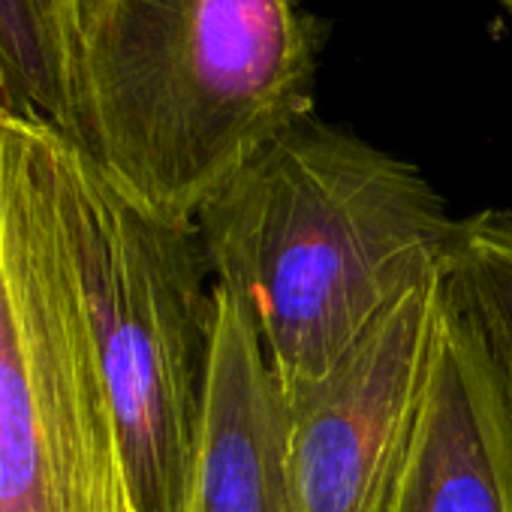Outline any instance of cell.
Listing matches in <instances>:
<instances>
[{"label": "cell", "mask_w": 512, "mask_h": 512, "mask_svg": "<svg viewBox=\"0 0 512 512\" xmlns=\"http://www.w3.org/2000/svg\"><path fill=\"white\" fill-rule=\"evenodd\" d=\"M82 0H0V97L22 115L55 124L73 115V70Z\"/></svg>", "instance_id": "8"}, {"label": "cell", "mask_w": 512, "mask_h": 512, "mask_svg": "<svg viewBox=\"0 0 512 512\" xmlns=\"http://www.w3.org/2000/svg\"><path fill=\"white\" fill-rule=\"evenodd\" d=\"M383 512H512V413L485 341L449 290Z\"/></svg>", "instance_id": "6"}, {"label": "cell", "mask_w": 512, "mask_h": 512, "mask_svg": "<svg viewBox=\"0 0 512 512\" xmlns=\"http://www.w3.org/2000/svg\"><path fill=\"white\" fill-rule=\"evenodd\" d=\"M61 139L0 109V512H139L67 235Z\"/></svg>", "instance_id": "3"}, {"label": "cell", "mask_w": 512, "mask_h": 512, "mask_svg": "<svg viewBox=\"0 0 512 512\" xmlns=\"http://www.w3.org/2000/svg\"><path fill=\"white\" fill-rule=\"evenodd\" d=\"M500 4H503V7H506L509 13H512V0H500Z\"/></svg>", "instance_id": "10"}, {"label": "cell", "mask_w": 512, "mask_h": 512, "mask_svg": "<svg viewBox=\"0 0 512 512\" xmlns=\"http://www.w3.org/2000/svg\"><path fill=\"white\" fill-rule=\"evenodd\" d=\"M446 275L410 290L323 380L287 398L299 512H383L422 404Z\"/></svg>", "instance_id": "5"}, {"label": "cell", "mask_w": 512, "mask_h": 512, "mask_svg": "<svg viewBox=\"0 0 512 512\" xmlns=\"http://www.w3.org/2000/svg\"><path fill=\"white\" fill-rule=\"evenodd\" d=\"M446 290L485 341L512 413V211L464 217Z\"/></svg>", "instance_id": "9"}, {"label": "cell", "mask_w": 512, "mask_h": 512, "mask_svg": "<svg viewBox=\"0 0 512 512\" xmlns=\"http://www.w3.org/2000/svg\"><path fill=\"white\" fill-rule=\"evenodd\" d=\"M299 0H82L67 136L151 214L208 199L317 106Z\"/></svg>", "instance_id": "2"}, {"label": "cell", "mask_w": 512, "mask_h": 512, "mask_svg": "<svg viewBox=\"0 0 512 512\" xmlns=\"http://www.w3.org/2000/svg\"><path fill=\"white\" fill-rule=\"evenodd\" d=\"M190 512H299L287 398L247 314L217 284Z\"/></svg>", "instance_id": "7"}, {"label": "cell", "mask_w": 512, "mask_h": 512, "mask_svg": "<svg viewBox=\"0 0 512 512\" xmlns=\"http://www.w3.org/2000/svg\"><path fill=\"white\" fill-rule=\"evenodd\" d=\"M0 109H4V97H0Z\"/></svg>", "instance_id": "11"}, {"label": "cell", "mask_w": 512, "mask_h": 512, "mask_svg": "<svg viewBox=\"0 0 512 512\" xmlns=\"http://www.w3.org/2000/svg\"><path fill=\"white\" fill-rule=\"evenodd\" d=\"M58 175L136 509L190 512L214 323L199 232L133 202L70 136Z\"/></svg>", "instance_id": "4"}, {"label": "cell", "mask_w": 512, "mask_h": 512, "mask_svg": "<svg viewBox=\"0 0 512 512\" xmlns=\"http://www.w3.org/2000/svg\"><path fill=\"white\" fill-rule=\"evenodd\" d=\"M461 223L413 163L314 112L208 199L196 232L290 398L410 290L449 272Z\"/></svg>", "instance_id": "1"}]
</instances>
